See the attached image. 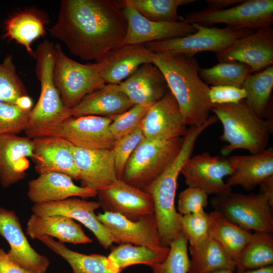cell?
Returning <instances> with one entry per match:
<instances>
[{
  "instance_id": "cell-13",
  "label": "cell",
  "mask_w": 273,
  "mask_h": 273,
  "mask_svg": "<svg viewBox=\"0 0 273 273\" xmlns=\"http://www.w3.org/2000/svg\"><path fill=\"white\" fill-rule=\"evenodd\" d=\"M97 215L111 235L114 243L144 246L158 251H169V247H163L160 243L154 213L144 215L136 221L106 211Z\"/></svg>"
},
{
  "instance_id": "cell-43",
  "label": "cell",
  "mask_w": 273,
  "mask_h": 273,
  "mask_svg": "<svg viewBox=\"0 0 273 273\" xmlns=\"http://www.w3.org/2000/svg\"><path fill=\"white\" fill-rule=\"evenodd\" d=\"M145 139L141 126L132 133L116 141L113 151L118 179H122L125 165L141 142Z\"/></svg>"
},
{
  "instance_id": "cell-20",
  "label": "cell",
  "mask_w": 273,
  "mask_h": 273,
  "mask_svg": "<svg viewBox=\"0 0 273 273\" xmlns=\"http://www.w3.org/2000/svg\"><path fill=\"white\" fill-rule=\"evenodd\" d=\"M35 171L39 174L49 172L65 174L79 180L73 155L74 147L62 138L41 136L32 139Z\"/></svg>"
},
{
  "instance_id": "cell-9",
  "label": "cell",
  "mask_w": 273,
  "mask_h": 273,
  "mask_svg": "<svg viewBox=\"0 0 273 273\" xmlns=\"http://www.w3.org/2000/svg\"><path fill=\"white\" fill-rule=\"evenodd\" d=\"M196 32L187 36L144 44L155 53L179 54L194 57L201 52L216 54L223 51L237 39L251 34L252 30L229 27L218 28L193 24Z\"/></svg>"
},
{
  "instance_id": "cell-10",
  "label": "cell",
  "mask_w": 273,
  "mask_h": 273,
  "mask_svg": "<svg viewBox=\"0 0 273 273\" xmlns=\"http://www.w3.org/2000/svg\"><path fill=\"white\" fill-rule=\"evenodd\" d=\"M211 202L214 210L246 230L267 233L273 231V209L260 193L247 195L231 192L215 196Z\"/></svg>"
},
{
  "instance_id": "cell-28",
  "label": "cell",
  "mask_w": 273,
  "mask_h": 273,
  "mask_svg": "<svg viewBox=\"0 0 273 273\" xmlns=\"http://www.w3.org/2000/svg\"><path fill=\"white\" fill-rule=\"evenodd\" d=\"M26 234L32 240L48 236L62 243H91L93 240L84 233L80 224L62 215L41 216L32 214L26 224Z\"/></svg>"
},
{
  "instance_id": "cell-24",
  "label": "cell",
  "mask_w": 273,
  "mask_h": 273,
  "mask_svg": "<svg viewBox=\"0 0 273 273\" xmlns=\"http://www.w3.org/2000/svg\"><path fill=\"white\" fill-rule=\"evenodd\" d=\"M34 204L59 201L72 197L86 199L97 196V192L78 186L68 175L59 172L39 174L28 183L27 193Z\"/></svg>"
},
{
  "instance_id": "cell-39",
  "label": "cell",
  "mask_w": 273,
  "mask_h": 273,
  "mask_svg": "<svg viewBox=\"0 0 273 273\" xmlns=\"http://www.w3.org/2000/svg\"><path fill=\"white\" fill-rule=\"evenodd\" d=\"M28 95L26 89L17 74L11 55L0 62V101L15 104L21 96Z\"/></svg>"
},
{
  "instance_id": "cell-4",
  "label": "cell",
  "mask_w": 273,
  "mask_h": 273,
  "mask_svg": "<svg viewBox=\"0 0 273 273\" xmlns=\"http://www.w3.org/2000/svg\"><path fill=\"white\" fill-rule=\"evenodd\" d=\"M55 46L52 42L44 40L33 53L40 93L36 105L30 111L24 130L26 136L31 139L40 136L45 131L71 117L70 109L64 106L54 81Z\"/></svg>"
},
{
  "instance_id": "cell-21",
  "label": "cell",
  "mask_w": 273,
  "mask_h": 273,
  "mask_svg": "<svg viewBox=\"0 0 273 273\" xmlns=\"http://www.w3.org/2000/svg\"><path fill=\"white\" fill-rule=\"evenodd\" d=\"M73 155L81 187L98 192L118 178L113 150H88L74 147Z\"/></svg>"
},
{
  "instance_id": "cell-49",
  "label": "cell",
  "mask_w": 273,
  "mask_h": 273,
  "mask_svg": "<svg viewBox=\"0 0 273 273\" xmlns=\"http://www.w3.org/2000/svg\"><path fill=\"white\" fill-rule=\"evenodd\" d=\"M15 104L24 111H29L32 109V101L28 95L21 96L18 98Z\"/></svg>"
},
{
  "instance_id": "cell-46",
  "label": "cell",
  "mask_w": 273,
  "mask_h": 273,
  "mask_svg": "<svg viewBox=\"0 0 273 273\" xmlns=\"http://www.w3.org/2000/svg\"><path fill=\"white\" fill-rule=\"evenodd\" d=\"M0 273H32L13 261L0 247Z\"/></svg>"
},
{
  "instance_id": "cell-47",
  "label": "cell",
  "mask_w": 273,
  "mask_h": 273,
  "mask_svg": "<svg viewBox=\"0 0 273 273\" xmlns=\"http://www.w3.org/2000/svg\"><path fill=\"white\" fill-rule=\"evenodd\" d=\"M259 186L260 193L266 198L270 207L273 209V175L265 179Z\"/></svg>"
},
{
  "instance_id": "cell-15",
  "label": "cell",
  "mask_w": 273,
  "mask_h": 273,
  "mask_svg": "<svg viewBox=\"0 0 273 273\" xmlns=\"http://www.w3.org/2000/svg\"><path fill=\"white\" fill-rule=\"evenodd\" d=\"M141 126L145 138L152 141L184 137L188 129L179 106L169 90L151 105Z\"/></svg>"
},
{
  "instance_id": "cell-45",
  "label": "cell",
  "mask_w": 273,
  "mask_h": 273,
  "mask_svg": "<svg viewBox=\"0 0 273 273\" xmlns=\"http://www.w3.org/2000/svg\"><path fill=\"white\" fill-rule=\"evenodd\" d=\"M209 98L213 104L237 103L245 99L246 93L243 88L230 85L210 87Z\"/></svg>"
},
{
  "instance_id": "cell-12",
  "label": "cell",
  "mask_w": 273,
  "mask_h": 273,
  "mask_svg": "<svg viewBox=\"0 0 273 273\" xmlns=\"http://www.w3.org/2000/svg\"><path fill=\"white\" fill-rule=\"evenodd\" d=\"M232 172L227 157L212 156L204 152L188 158L180 174L188 187L199 188L208 195L219 196L232 192V187L224 181V178Z\"/></svg>"
},
{
  "instance_id": "cell-37",
  "label": "cell",
  "mask_w": 273,
  "mask_h": 273,
  "mask_svg": "<svg viewBox=\"0 0 273 273\" xmlns=\"http://www.w3.org/2000/svg\"><path fill=\"white\" fill-rule=\"evenodd\" d=\"M252 73L247 65L236 61L219 62L208 68H200L199 75L212 86L230 85L242 88L247 77Z\"/></svg>"
},
{
  "instance_id": "cell-48",
  "label": "cell",
  "mask_w": 273,
  "mask_h": 273,
  "mask_svg": "<svg viewBox=\"0 0 273 273\" xmlns=\"http://www.w3.org/2000/svg\"><path fill=\"white\" fill-rule=\"evenodd\" d=\"M244 0H206L208 8L213 10H222L233 7L242 3Z\"/></svg>"
},
{
  "instance_id": "cell-8",
  "label": "cell",
  "mask_w": 273,
  "mask_h": 273,
  "mask_svg": "<svg viewBox=\"0 0 273 273\" xmlns=\"http://www.w3.org/2000/svg\"><path fill=\"white\" fill-rule=\"evenodd\" d=\"M183 19L205 26L223 23L236 29H259L273 23L272 0H245L222 10L205 9L193 11Z\"/></svg>"
},
{
  "instance_id": "cell-36",
  "label": "cell",
  "mask_w": 273,
  "mask_h": 273,
  "mask_svg": "<svg viewBox=\"0 0 273 273\" xmlns=\"http://www.w3.org/2000/svg\"><path fill=\"white\" fill-rule=\"evenodd\" d=\"M124 7H130L146 18L157 22H176L183 20L178 8L194 0H122Z\"/></svg>"
},
{
  "instance_id": "cell-35",
  "label": "cell",
  "mask_w": 273,
  "mask_h": 273,
  "mask_svg": "<svg viewBox=\"0 0 273 273\" xmlns=\"http://www.w3.org/2000/svg\"><path fill=\"white\" fill-rule=\"evenodd\" d=\"M169 251H158L146 246L120 244L111 248L108 258L117 269L122 271L127 266L137 264L151 267L163 261Z\"/></svg>"
},
{
  "instance_id": "cell-25",
  "label": "cell",
  "mask_w": 273,
  "mask_h": 273,
  "mask_svg": "<svg viewBox=\"0 0 273 273\" xmlns=\"http://www.w3.org/2000/svg\"><path fill=\"white\" fill-rule=\"evenodd\" d=\"M118 85L133 105L152 104L169 90L162 72L152 63L141 65Z\"/></svg>"
},
{
  "instance_id": "cell-38",
  "label": "cell",
  "mask_w": 273,
  "mask_h": 273,
  "mask_svg": "<svg viewBox=\"0 0 273 273\" xmlns=\"http://www.w3.org/2000/svg\"><path fill=\"white\" fill-rule=\"evenodd\" d=\"M188 244V239L181 232L170 244L169 251L165 259L151 267L153 273H189L191 262Z\"/></svg>"
},
{
  "instance_id": "cell-23",
  "label": "cell",
  "mask_w": 273,
  "mask_h": 273,
  "mask_svg": "<svg viewBox=\"0 0 273 273\" xmlns=\"http://www.w3.org/2000/svg\"><path fill=\"white\" fill-rule=\"evenodd\" d=\"M32 139L17 134L0 135V183L5 188L23 179L33 156Z\"/></svg>"
},
{
  "instance_id": "cell-30",
  "label": "cell",
  "mask_w": 273,
  "mask_h": 273,
  "mask_svg": "<svg viewBox=\"0 0 273 273\" xmlns=\"http://www.w3.org/2000/svg\"><path fill=\"white\" fill-rule=\"evenodd\" d=\"M38 240L64 258L71 267L73 273H120L108 257L100 254L86 255L69 249L62 243L43 236Z\"/></svg>"
},
{
  "instance_id": "cell-16",
  "label": "cell",
  "mask_w": 273,
  "mask_h": 273,
  "mask_svg": "<svg viewBox=\"0 0 273 273\" xmlns=\"http://www.w3.org/2000/svg\"><path fill=\"white\" fill-rule=\"evenodd\" d=\"M96 197L104 211L120 214L132 221L154 213L152 196L122 179H117L110 186L98 191Z\"/></svg>"
},
{
  "instance_id": "cell-34",
  "label": "cell",
  "mask_w": 273,
  "mask_h": 273,
  "mask_svg": "<svg viewBox=\"0 0 273 273\" xmlns=\"http://www.w3.org/2000/svg\"><path fill=\"white\" fill-rule=\"evenodd\" d=\"M273 264V236L271 233L255 232L241 251L236 269L249 270Z\"/></svg>"
},
{
  "instance_id": "cell-7",
  "label": "cell",
  "mask_w": 273,
  "mask_h": 273,
  "mask_svg": "<svg viewBox=\"0 0 273 273\" xmlns=\"http://www.w3.org/2000/svg\"><path fill=\"white\" fill-rule=\"evenodd\" d=\"M53 78L64 106L71 109L87 95L105 84L96 63L83 64L68 57L60 44L55 46Z\"/></svg>"
},
{
  "instance_id": "cell-42",
  "label": "cell",
  "mask_w": 273,
  "mask_h": 273,
  "mask_svg": "<svg viewBox=\"0 0 273 273\" xmlns=\"http://www.w3.org/2000/svg\"><path fill=\"white\" fill-rule=\"evenodd\" d=\"M180 225L181 231L190 243V246L199 244L209 236L208 213L204 209L182 215Z\"/></svg>"
},
{
  "instance_id": "cell-44",
  "label": "cell",
  "mask_w": 273,
  "mask_h": 273,
  "mask_svg": "<svg viewBox=\"0 0 273 273\" xmlns=\"http://www.w3.org/2000/svg\"><path fill=\"white\" fill-rule=\"evenodd\" d=\"M208 195L195 187H188L178 195L177 209L181 215L193 213L204 209L208 204Z\"/></svg>"
},
{
  "instance_id": "cell-32",
  "label": "cell",
  "mask_w": 273,
  "mask_h": 273,
  "mask_svg": "<svg viewBox=\"0 0 273 273\" xmlns=\"http://www.w3.org/2000/svg\"><path fill=\"white\" fill-rule=\"evenodd\" d=\"M242 88L246 93L245 100L255 114L262 119L271 118L273 65L249 75Z\"/></svg>"
},
{
  "instance_id": "cell-6",
  "label": "cell",
  "mask_w": 273,
  "mask_h": 273,
  "mask_svg": "<svg viewBox=\"0 0 273 273\" xmlns=\"http://www.w3.org/2000/svg\"><path fill=\"white\" fill-rule=\"evenodd\" d=\"M184 136L167 141L144 139L128 159L122 179L143 190L173 162L183 146Z\"/></svg>"
},
{
  "instance_id": "cell-41",
  "label": "cell",
  "mask_w": 273,
  "mask_h": 273,
  "mask_svg": "<svg viewBox=\"0 0 273 273\" xmlns=\"http://www.w3.org/2000/svg\"><path fill=\"white\" fill-rule=\"evenodd\" d=\"M30 111L23 110L15 104L0 101V135L24 131Z\"/></svg>"
},
{
  "instance_id": "cell-18",
  "label": "cell",
  "mask_w": 273,
  "mask_h": 273,
  "mask_svg": "<svg viewBox=\"0 0 273 273\" xmlns=\"http://www.w3.org/2000/svg\"><path fill=\"white\" fill-rule=\"evenodd\" d=\"M0 235L9 244L7 254L13 261L32 273L47 272L50 264L48 258L30 245L16 213L2 207H0Z\"/></svg>"
},
{
  "instance_id": "cell-5",
  "label": "cell",
  "mask_w": 273,
  "mask_h": 273,
  "mask_svg": "<svg viewBox=\"0 0 273 273\" xmlns=\"http://www.w3.org/2000/svg\"><path fill=\"white\" fill-rule=\"evenodd\" d=\"M197 136L187 133L181 149L173 162L153 182L143 189L152 197L159 239L162 246L169 247L181 233V215L177 212L174 200L181 169L192 154Z\"/></svg>"
},
{
  "instance_id": "cell-50",
  "label": "cell",
  "mask_w": 273,
  "mask_h": 273,
  "mask_svg": "<svg viewBox=\"0 0 273 273\" xmlns=\"http://www.w3.org/2000/svg\"><path fill=\"white\" fill-rule=\"evenodd\" d=\"M237 270V273H273V265L267 266L253 269Z\"/></svg>"
},
{
  "instance_id": "cell-33",
  "label": "cell",
  "mask_w": 273,
  "mask_h": 273,
  "mask_svg": "<svg viewBox=\"0 0 273 273\" xmlns=\"http://www.w3.org/2000/svg\"><path fill=\"white\" fill-rule=\"evenodd\" d=\"M189 273H206L220 269L235 271L236 265L225 249L210 236L199 244L190 246Z\"/></svg>"
},
{
  "instance_id": "cell-51",
  "label": "cell",
  "mask_w": 273,
  "mask_h": 273,
  "mask_svg": "<svg viewBox=\"0 0 273 273\" xmlns=\"http://www.w3.org/2000/svg\"><path fill=\"white\" fill-rule=\"evenodd\" d=\"M206 273H234V271L229 269H220Z\"/></svg>"
},
{
  "instance_id": "cell-27",
  "label": "cell",
  "mask_w": 273,
  "mask_h": 273,
  "mask_svg": "<svg viewBox=\"0 0 273 273\" xmlns=\"http://www.w3.org/2000/svg\"><path fill=\"white\" fill-rule=\"evenodd\" d=\"M133 106L118 84H105L85 96L70 109V114L71 117L92 115L113 118Z\"/></svg>"
},
{
  "instance_id": "cell-17",
  "label": "cell",
  "mask_w": 273,
  "mask_h": 273,
  "mask_svg": "<svg viewBox=\"0 0 273 273\" xmlns=\"http://www.w3.org/2000/svg\"><path fill=\"white\" fill-rule=\"evenodd\" d=\"M100 207L98 201L72 197L62 201L34 204L31 211L41 216L62 215L78 221L92 231L100 244L107 249L111 247L114 241L95 213Z\"/></svg>"
},
{
  "instance_id": "cell-31",
  "label": "cell",
  "mask_w": 273,
  "mask_h": 273,
  "mask_svg": "<svg viewBox=\"0 0 273 273\" xmlns=\"http://www.w3.org/2000/svg\"><path fill=\"white\" fill-rule=\"evenodd\" d=\"M209 236L217 242L236 262L252 233L226 218L214 210L208 213Z\"/></svg>"
},
{
  "instance_id": "cell-11",
  "label": "cell",
  "mask_w": 273,
  "mask_h": 273,
  "mask_svg": "<svg viewBox=\"0 0 273 273\" xmlns=\"http://www.w3.org/2000/svg\"><path fill=\"white\" fill-rule=\"evenodd\" d=\"M112 120V118L92 115L71 117L40 136L59 137L82 149L112 150L116 141L109 129Z\"/></svg>"
},
{
  "instance_id": "cell-14",
  "label": "cell",
  "mask_w": 273,
  "mask_h": 273,
  "mask_svg": "<svg viewBox=\"0 0 273 273\" xmlns=\"http://www.w3.org/2000/svg\"><path fill=\"white\" fill-rule=\"evenodd\" d=\"M219 62H239L248 65L252 73L260 72L273 64V29H257L234 41L216 54Z\"/></svg>"
},
{
  "instance_id": "cell-3",
  "label": "cell",
  "mask_w": 273,
  "mask_h": 273,
  "mask_svg": "<svg viewBox=\"0 0 273 273\" xmlns=\"http://www.w3.org/2000/svg\"><path fill=\"white\" fill-rule=\"evenodd\" d=\"M211 111L222 125L219 139L228 143L221 149L222 156L226 157L238 149L254 154L267 148L273 131L272 119L258 117L245 99L237 103L214 104Z\"/></svg>"
},
{
  "instance_id": "cell-1",
  "label": "cell",
  "mask_w": 273,
  "mask_h": 273,
  "mask_svg": "<svg viewBox=\"0 0 273 273\" xmlns=\"http://www.w3.org/2000/svg\"><path fill=\"white\" fill-rule=\"evenodd\" d=\"M123 10L121 1L62 0L50 34L73 55L98 62L124 46L127 25Z\"/></svg>"
},
{
  "instance_id": "cell-22",
  "label": "cell",
  "mask_w": 273,
  "mask_h": 273,
  "mask_svg": "<svg viewBox=\"0 0 273 273\" xmlns=\"http://www.w3.org/2000/svg\"><path fill=\"white\" fill-rule=\"evenodd\" d=\"M155 52L144 44H127L111 51L96 62L105 84H118L141 65L152 63Z\"/></svg>"
},
{
  "instance_id": "cell-26",
  "label": "cell",
  "mask_w": 273,
  "mask_h": 273,
  "mask_svg": "<svg viewBox=\"0 0 273 273\" xmlns=\"http://www.w3.org/2000/svg\"><path fill=\"white\" fill-rule=\"evenodd\" d=\"M233 172L226 184L232 187L240 186L247 191L254 189L268 177L273 175V149L248 155L228 157Z\"/></svg>"
},
{
  "instance_id": "cell-2",
  "label": "cell",
  "mask_w": 273,
  "mask_h": 273,
  "mask_svg": "<svg viewBox=\"0 0 273 273\" xmlns=\"http://www.w3.org/2000/svg\"><path fill=\"white\" fill-rule=\"evenodd\" d=\"M152 63L162 72L177 101L187 125L200 126L210 117L213 106L210 87L199 75L197 59L183 54L155 53Z\"/></svg>"
},
{
  "instance_id": "cell-29",
  "label": "cell",
  "mask_w": 273,
  "mask_h": 273,
  "mask_svg": "<svg viewBox=\"0 0 273 273\" xmlns=\"http://www.w3.org/2000/svg\"><path fill=\"white\" fill-rule=\"evenodd\" d=\"M48 20L44 12L34 7L19 10L11 15L4 22V36L23 47L33 56L31 44L35 40L45 35Z\"/></svg>"
},
{
  "instance_id": "cell-40",
  "label": "cell",
  "mask_w": 273,
  "mask_h": 273,
  "mask_svg": "<svg viewBox=\"0 0 273 273\" xmlns=\"http://www.w3.org/2000/svg\"><path fill=\"white\" fill-rule=\"evenodd\" d=\"M151 105H135L127 111L114 117L109 129L115 139L117 140L137 129Z\"/></svg>"
},
{
  "instance_id": "cell-19",
  "label": "cell",
  "mask_w": 273,
  "mask_h": 273,
  "mask_svg": "<svg viewBox=\"0 0 273 273\" xmlns=\"http://www.w3.org/2000/svg\"><path fill=\"white\" fill-rule=\"evenodd\" d=\"M123 10L127 25L124 45L183 37L197 31L193 24L183 19L176 22H157L146 18L131 7H124Z\"/></svg>"
}]
</instances>
